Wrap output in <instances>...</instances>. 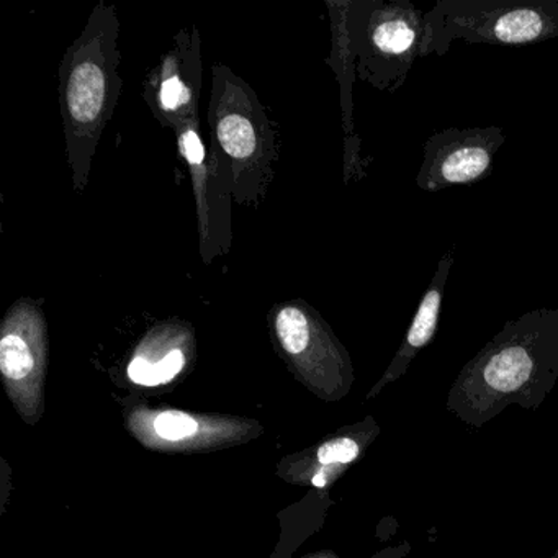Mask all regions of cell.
Returning a JSON list of instances; mask_svg holds the SVG:
<instances>
[{
    "mask_svg": "<svg viewBox=\"0 0 558 558\" xmlns=\"http://www.w3.org/2000/svg\"><path fill=\"white\" fill-rule=\"evenodd\" d=\"M208 120L217 145L230 158L234 182L246 181L250 192V179H254L259 189L274 159V133L253 90L225 68L215 70Z\"/></svg>",
    "mask_w": 558,
    "mask_h": 558,
    "instance_id": "obj_5",
    "label": "cell"
},
{
    "mask_svg": "<svg viewBox=\"0 0 558 558\" xmlns=\"http://www.w3.org/2000/svg\"><path fill=\"white\" fill-rule=\"evenodd\" d=\"M453 260H456V246L447 250L442 257H440L439 266H437L426 292L421 296L420 305H417L416 313H414L413 319H411L410 328H408L407 335H404L400 349H398L393 361L388 365L385 374L381 375L380 380L372 388L367 397L368 400L377 397L387 385L400 380L407 374L408 368L411 367L417 354L433 342L434 336H436L437 329H439L444 293H446L447 280H449Z\"/></svg>",
    "mask_w": 558,
    "mask_h": 558,
    "instance_id": "obj_9",
    "label": "cell"
},
{
    "mask_svg": "<svg viewBox=\"0 0 558 558\" xmlns=\"http://www.w3.org/2000/svg\"><path fill=\"white\" fill-rule=\"evenodd\" d=\"M505 142V130L499 126L447 129L434 133L423 145L417 187L424 192H439L483 181L492 174L496 153Z\"/></svg>",
    "mask_w": 558,
    "mask_h": 558,
    "instance_id": "obj_7",
    "label": "cell"
},
{
    "mask_svg": "<svg viewBox=\"0 0 558 558\" xmlns=\"http://www.w3.org/2000/svg\"><path fill=\"white\" fill-rule=\"evenodd\" d=\"M551 558H558V548H557V551H555V554L551 555Z\"/></svg>",
    "mask_w": 558,
    "mask_h": 558,
    "instance_id": "obj_14",
    "label": "cell"
},
{
    "mask_svg": "<svg viewBox=\"0 0 558 558\" xmlns=\"http://www.w3.org/2000/svg\"><path fill=\"white\" fill-rule=\"evenodd\" d=\"M557 380L558 310H534L506 323L463 365L447 395V411L480 429L512 404L537 410Z\"/></svg>",
    "mask_w": 558,
    "mask_h": 558,
    "instance_id": "obj_1",
    "label": "cell"
},
{
    "mask_svg": "<svg viewBox=\"0 0 558 558\" xmlns=\"http://www.w3.org/2000/svg\"><path fill=\"white\" fill-rule=\"evenodd\" d=\"M189 53L191 50L185 54H169L156 86L159 119H171V123L181 122V125H184V119H195L198 104L201 61L197 58L191 66H184Z\"/></svg>",
    "mask_w": 558,
    "mask_h": 558,
    "instance_id": "obj_10",
    "label": "cell"
},
{
    "mask_svg": "<svg viewBox=\"0 0 558 558\" xmlns=\"http://www.w3.org/2000/svg\"><path fill=\"white\" fill-rule=\"evenodd\" d=\"M179 145H181L182 155L185 156V161L191 166L192 178H194L195 194H197L198 202V223H201L202 250L205 247V241H208V246L211 250V234H214V214H211V198L208 194V179H210V171L207 169V153H205L204 143H202L198 129H195V123H185L179 126ZM207 250V251H210Z\"/></svg>",
    "mask_w": 558,
    "mask_h": 558,
    "instance_id": "obj_11",
    "label": "cell"
},
{
    "mask_svg": "<svg viewBox=\"0 0 558 558\" xmlns=\"http://www.w3.org/2000/svg\"><path fill=\"white\" fill-rule=\"evenodd\" d=\"M185 355L181 349H172L161 361L151 362L149 359H133L129 365V377L135 384L145 385V387H156V385L168 384L172 378L178 377L184 368Z\"/></svg>",
    "mask_w": 558,
    "mask_h": 558,
    "instance_id": "obj_12",
    "label": "cell"
},
{
    "mask_svg": "<svg viewBox=\"0 0 558 558\" xmlns=\"http://www.w3.org/2000/svg\"><path fill=\"white\" fill-rule=\"evenodd\" d=\"M421 58L453 41L527 47L558 38V0H439L426 14Z\"/></svg>",
    "mask_w": 558,
    "mask_h": 558,
    "instance_id": "obj_3",
    "label": "cell"
},
{
    "mask_svg": "<svg viewBox=\"0 0 558 558\" xmlns=\"http://www.w3.org/2000/svg\"><path fill=\"white\" fill-rule=\"evenodd\" d=\"M155 430L162 439L182 440L198 433V423L187 413L165 411L156 417Z\"/></svg>",
    "mask_w": 558,
    "mask_h": 558,
    "instance_id": "obj_13",
    "label": "cell"
},
{
    "mask_svg": "<svg viewBox=\"0 0 558 558\" xmlns=\"http://www.w3.org/2000/svg\"><path fill=\"white\" fill-rule=\"evenodd\" d=\"M426 14L410 0L349 2V32L359 77L381 93H397L421 57Z\"/></svg>",
    "mask_w": 558,
    "mask_h": 558,
    "instance_id": "obj_4",
    "label": "cell"
},
{
    "mask_svg": "<svg viewBox=\"0 0 558 558\" xmlns=\"http://www.w3.org/2000/svg\"><path fill=\"white\" fill-rule=\"evenodd\" d=\"M274 331L286 354L329 397H342L351 387L348 352L318 313L303 305H282L274 313Z\"/></svg>",
    "mask_w": 558,
    "mask_h": 558,
    "instance_id": "obj_6",
    "label": "cell"
},
{
    "mask_svg": "<svg viewBox=\"0 0 558 558\" xmlns=\"http://www.w3.org/2000/svg\"><path fill=\"white\" fill-rule=\"evenodd\" d=\"M47 326L40 306L32 300H21L5 316L0 339V371L12 397L22 391L41 390Z\"/></svg>",
    "mask_w": 558,
    "mask_h": 558,
    "instance_id": "obj_8",
    "label": "cell"
},
{
    "mask_svg": "<svg viewBox=\"0 0 558 558\" xmlns=\"http://www.w3.org/2000/svg\"><path fill=\"white\" fill-rule=\"evenodd\" d=\"M119 34L116 9L97 5L61 64V112L77 192L86 187L100 136L119 102Z\"/></svg>",
    "mask_w": 558,
    "mask_h": 558,
    "instance_id": "obj_2",
    "label": "cell"
}]
</instances>
